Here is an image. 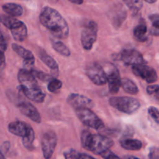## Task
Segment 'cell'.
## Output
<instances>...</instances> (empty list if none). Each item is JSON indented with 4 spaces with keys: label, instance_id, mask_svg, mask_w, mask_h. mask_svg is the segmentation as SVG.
Returning <instances> with one entry per match:
<instances>
[{
    "label": "cell",
    "instance_id": "1",
    "mask_svg": "<svg viewBox=\"0 0 159 159\" xmlns=\"http://www.w3.org/2000/svg\"><path fill=\"white\" fill-rule=\"evenodd\" d=\"M39 19L40 23L55 37L65 39L68 37L69 28L68 23L56 9L45 6L42 9Z\"/></svg>",
    "mask_w": 159,
    "mask_h": 159
},
{
    "label": "cell",
    "instance_id": "2",
    "mask_svg": "<svg viewBox=\"0 0 159 159\" xmlns=\"http://www.w3.org/2000/svg\"><path fill=\"white\" fill-rule=\"evenodd\" d=\"M18 80L25 96L33 102L41 103L45 99V93L39 87L37 78L31 71L20 69L18 73Z\"/></svg>",
    "mask_w": 159,
    "mask_h": 159
},
{
    "label": "cell",
    "instance_id": "3",
    "mask_svg": "<svg viewBox=\"0 0 159 159\" xmlns=\"http://www.w3.org/2000/svg\"><path fill=\"white\" fill-rule=\"evenodd\" d=\"M81 142L84 148L99 155L107 150H110L114 144L113 140L108 137L101 134H93L89 130L82 131Z\"/></svg>",
    "mask_w": 159,
    "mask_h": 159
},
{
    "label": "cell",
    "instance_id": "4",
    "mask_svg": "<svg viewBox=\"0 0 159 159\" xmlns=\"http://www.w3.org/2000/svg\"><path fill=\"white\" fill-rule=\"evenodd\" d=\"M110 105L119 111L127 114H132L140 108L139 101L134 98L127 97H112L110 98Z\"/></svg>",
    "mask_w": 159,
    "mask_h": 159
},
{
    "label": "cell",
    "instance_id": "5",
    "mask_svg": "<svg viewBox=\"0 0 159 159\" xmlns=\"http://www.w3.org/2000/svg\"><path fill=\"white\" fill-rule=\"evenodd\" d=\"M76 116L85 126L96 130H101L104 127L102 120L99 119L89 108H80L75 110Z\"/></svg>",
    "mask_w": 159,
    "mask_h": 159
},
{
    "label": "cell",
    "instance_id": "6",
    "mask_svg": "<svg viewBox=\"0 0 159 159\" xmlns=\"http://www.w3.org/2000/svg\"><path fill=\"white\" fill-rule=\"evenodd\" d=\"M98 26L94 21H89L85 25L82 31L81 41L85 50H91L97 39Z\"/></svg>",
    "mask_w": 159,
    "mask_h": 159
},
{
    "label": "cell",
    "instance_id": "7",
    "mask_svg": "<svg viewBox=\"0 0 159 159\" xmlns=\"http://www.w3.org/2000/svg\"><path fill=\"white\" fill-rule=\"evenodd\" d=\"M104 70L107 74L109 90L112 94H116L119 92L122 82L119 70L113 65H107Z\"/></svg>",
    "mask_w": 159,
    "mask_h": 159
},
{
    "label": "cell",
    "instance_id": "8",
    "mask_svg": "<svg viewBox=\"0 0 159 159\" xmlns=\"http://www.w3.org/2000/svg\"><path fill=\"white\" fill-rule=\"evenodd\" d=\"M57 135L52 130H48L43 134L41 140V148L45 159H51L57 146Z\"/></svg>",
    "mask_w": 159,
    "mask_h": 159
},
{
    "label": "cell",
    "instance_id": "9",
    "mask_svg": "<svg viewBox=\"0 0 159 159\" xmlns=\"http://www.w3.org/2000/svg\"><path fill=\"white\" fill-rule=\"evenodd\" d=\"M86 75L97 85H102L107 82V77L104 68L97 63H92L86 68Z\"/></svg>",
    "mask_w": 159,
    "mask_h": 159
},
{
    "label": "cell",
    "instance_id": "10",
    "mask_svg": "<svg viewBox=\"0 0 159 159\" xmlns=\"http://www.w3.org/2000/svg\"><path fill=\"white\" fill-rule=\"evenodd\" d=\"M132 71L135 75L145 80L148 83H154L158 79L156 71L145 64L134 65L132 66Z\"/></svg>",
    "mask_w": 159,
    "mask_h": 159
},
{
    "label": "cell",
    "instance_id": "11",
    "mask_svg": "<svg viewBox=\"0 0 159 159\" xmlns=\"http://www.w3.org/2000/svg\"><path fill=\"white\" fill-rule=\"evenodd\" d=\"M121 59L127 65H138L146 64L142 54L134 49H125L121 53Z\"/></svg>",
    "mask_w": 159,
    "mask_h": 159
},
{
    "label": "cell",
    "instance_id": "12",
    "mask_svg": "<svg viewBox=\"0 0 159 159\" xmlns=\"http://www.w3.org/2000/svg\"><path fill=\"white\" fill-rule=\"evenodd\" d=\"M67 102L75 110L80 108H92L93 107V102L89 98L80 94H71L68 97Z\"/></svg>",
    "mask_w": 159,
    "mask_h": 159
},
{
    "label": "cell",
    "instance_id": "13",
    "mask_svg": "<svg viewBox=\"0 0 159 159\" xmlns=\"http://www.w3.org/2000/svg\"><path fill=\"white\" fill-rule=\"evenodd\" d=\"M18 108L23 115H25L26 117L30 119L34 122L37 123V124H40L41 122V117H40L38 110L36 109V107L34 105L30 104V102H20L18 105Z\"/></svg>",
    "mask_w": 159,
    "mask_h": 159
},
{
    "label": "cell",
    "instance_id": "14",
    "mask_svg": "<svg viewBox=\"0 0 159 159\" xmlns=\"http://www.w3.org/2000/svg\"><path fill=\"white\" fill-rule=\"evenodd\" d=\"M30 125L25 124L22 121H15L12 122L8 126V130L11 134L19 137H24L26 134Z\"/></svg>",
    "mask_w": 159,
    "mask_h": 159
},
{
    "label": "cell",
    "instance_id": "15",
    "mask_svg": "<svg viewBox=\"0 0 159 159\" xmlns=\"http://www.w3.org/2000/svg\"><path fill=\"white\" fill-rule=\"evenodd\" d=\"M12 37L16 41H23L27 36V28L24 23L20 21L15 27L10 30Z\"/></svg>",
    "mask_w": 159,
    "mask_h": 159
},
{
    "label": "cell",
    "instance_id": "16",
    "mask_svg": "<svg viewBox=\"0 0 159 159\" xmlns=\"http://www.w3.org/2000/svg\"><path fill=\"white\" fill-rule=\"evenodd\" d=\"M2 9L7 15L13 17H18L23 15V9L20 5L16 3H6L2 6Z\"/></svg>",
    "mask_w": 159,
    "mask_h": 159
},
{
    "label": "cell",
    "instance_id": "17",
    "mask_svg": "<svg viewBox=\"0 0 159 159\" xmlns=\"http://www.w3.org/2000/svg\"><path fill=\"white\" fill-rule=\"evenodd\" d=\"M120 145L123 148L130 151H138L142 148V142L139 140L126 138L121 140Z\"/></svg>",
    "mask_w": 159,
    "mask_h": 159
},
{
    "label": "cell",
    "instance_id": "18",
    "mask_svg": "<svg viewBox=\"0 0 159 159\" xmlns=\"http://www.w3.org/2000/svg\"><path fill=\"white\" fill-rule=\"evenodd\" d=\"M134 36L137 40L144 42L148 40V27L145 23H140L134 30Z\"/></svg>",
    "mask_w": 159,
    "mask_h": 159
},
{
    "label": "cell",
    "instance_id": "19",
    "mask_svg": "<svg viewBox=\"0 0 159 159\" xmlns=\"http://www.w3.org/2000/svg\"><path fill=\"white\" fill-rule=\"evenodd\" d=\"M121 87L124 89V90L126 93H129L130 95H137L138 92H139L138 85L133 81L129 79H127V78L122 79Z\"/></svg>",
    "mask_w": 159,
    "mask_h": 159
},
{
    "label": "cell",
    "instance_id": "20",
    "mask_svg": "<svg viewBox=\"0 0 159 159\" xmlns=\"http://www.w3.org/2000/svg\"><path fill=\"white\" fill-rule=\"evenodd\" d=\"M22 138H23V146L30 151L34 150V138H35V135H34V130H33V128L30 126L29 127V129H28V131L26 133V134Z\"/></svg>",
    "mask_w": 159,
    "mask_h": 159
},
{
    "label": "cell",
    "instance_id": "21",
    "mask_svg": "<svg viewBox=\"0 0 159 159\" xmlns=\"http://www.w3.org/2000/svg\"><path fill=\"white\" fill-rule=\"evenodd\" d=\"M12 50H13L18 55H20L21 57H23V60L34 58V54H32V52H30V51H28V50L25 49L23 47L20 46V45L17 44V43H12Z\"/></svg>",
    "mask_w": 159,
    "mask_h": 159
},
{
    "label": "cell",
    "instance_id": "22",
    "mask_svg": "<svg viewBox=\"0 0 159 159\" xmlns=\"http://www.w3.org/2000/svg\"><path fill=\"white\" fill-rule=\"evenodd\" d=\"M39 57L40 58V60L47 65V66L49 67L51 70H57L58 68V65H57V63L55 61L53 57H51V56L48 55L46 53L43 51H42L41 52L39 53Z\"/></svg>",
    "mask_w": 159,
    "mask_h": 159
},
{
    "label": "cell",
    "instance_id": "23",
    "mask_svg": "<svg viewBox=\"0 0 159 159\" xmlns=\"http://www.w3.org/2000/svg\"><path fill=\"white\" fill-rule=\"evenodd\" d=\"M65 159H96L86 154L80 153L74 149H70L64 153Z\"/></svg>",
    "mask_w": 159,
    "mask_h": 159
},
{
    "label": "cell",
    "instance_id": "24",
    "mask_svg": "<svg viewBox=\"0 0 159 159\" xmlns=\"http://www.w3.org/2000/svg\"><path fill=\"white\" fill-rule=\"evenodd\" d=\"M0 21L6 27L9 28V30L15 27L17 24L20 22L18 19L9 15H1L0 16Z\"/></svg>",
    "mask_w": 159,
    "mask_h": 159
},
{
    "label": "cell",
    "instance_id": "25",
    "mask_svg": "<svg viewBox=\"0 0 159 159\" xmlns=\"http://www.w3.org/2000/svg\"><path fill=\"white\" fill-rule=\"evenodd\" d=\"M53 48L57 51V53H59L61 55L65 56V57H68L71 54L69 49L66 47V45L64 43H62L61 41H54L52 43Z\"/></svg>",
    "mask_w": 159,
    "mask_h": 159
},
{
    "label": "cell",
    "instance_id": "26",
    "mask_svg": "<svg viewBox=\"0 0 159 159\" xmlns=\"http://www.w3.org/2000/svg\"><path fill=\"white\" fill-rule=\"evenodd\" d=\"M127 7L133 12H137L142 8V0H123Z\"/></svg>",
    "mask_w": 159,
    "mask_h": 159
},
{
    "label": "cell",
    "instance_id": "27",
    "mask_svg": "<svg viewBox=\"0 0 159 159\" xmlns=\"http://www.w3.org/2000/svg\"><path fill=\"white\" fill-rule=\"evenodd\" d=\"M150 20L152 21L151 34L154 36H159V15L150 16Z\"/></svg>",
    "mask_w": 159,
    "mask_h": 159
},
{
    "label": "cell",
    "instance_id": "28",
    "mask_svg": "<svg viewBox=\"0 0 159 159\" xmlns=\"http://www.w3.org/2000/svg\"><path fill=\"white\" fill-rule=\"evenodd\" d=\"M62 87V82L57 79H52L49 81L48 85V91L51 93H56L59 91Z\"/></svg>",
    "mask_w": 159,
    "mask_h": 159
},
{
    "label": "cell",
    "instance_id": "29",
    "mask_svg": "<svg viewBox=\"0 0 159 159\" xmlns=\"http://www.w3.org/2000/svg\"><path fill=\"white\" fill-rule=\"evenodd\" d=\"M148 112L151 117L155 121V123L159 124V110L158 109L154 107H151L148 110Z\"/></svg>",
    "mask_w": 159,
    "mask_h": 159
},
{
    "label": "cell",
    "instance_id": "30",
    "mask_svg": "<svg viewBox=\"0 0 159 159\" xmlns=\"http://www.w3.org/2000/svg\"><path fill=\"white\" fill-rule=\"evenodd\" d=\"M147 92L148 94L152 95L159 99V85H149L147 88Z\"/></svg>",
    "mask_w": 159,
    "mask_h": 159
},
{
    "label": "cell",
    "instance_id": "31",
    "mask_svg": "<svg viewBox=\"0 0 159 159\" xmlns=\"http://www.w3.org/2000/svg\"><path fill=\"white\" fill-rule=\"evenodd\" d=\"M33 73H34V75H35L36 78H37V79H40V80H43V81H50L51 80V77H50V75H48L45 74V73L43 72H40V71H34V69L32 70Z\"/></svg>",
    "mask_w": 159,
    "mask_h": 159
},
{
    "label": "cell",
    "instance_id": "32",
    "mask_svg": "<svg viewBox=\"0 0 159 159\" xmlns=\"http://www.w3.org/2000/svg\"><path fill=\"white\" fill-rule=\"evenodd\" d=\"M149 159H159V148L152 147L150 148L148 154Z\"/></svg>",
    "mask_w": 159,
    "mask_h": 159
},
{
    "label": "cell",
    "instance_id": "33",
    "mask_svg": "<svg viewBox=\"0 0 159 159\" xmlns=\"http://www.w3.org/2000/svg\"><path fill=\"white\" fill-rule=\"evenodd\" d=\"M5 66H6V57H5L3 51L0 49V77L2 76V74L4 71Z\"/></svg>",
    "mask_w": 159,
    "mask_h": 159
},
{
    "label": "cell",
    "instance_id": "34",
    "mask_svg": "<svg viewBox=\"0 0 159 159\" xmlns=\"http://www.w3.org/2000/svg\"><path fill=\"white\" fill-rule=\"evenodd\" d=\"M101 156H102L104 159H121L117 155H115L114 153H113V152L110 150H107V152H103V153L101 155Z\"/></svg>",
    "mask_w": 159,
    "mask_h": 159
},
{
    "label": "cell",
    "instance_id": "35",
    "mask_svg": "<svg viewBox=\"0 0 159 159\" xmlns=\"http://www.w3.org/2000/svg\"><path fill=\"white\" fill-rule=\"evenodd\" d=\"M7 48V43H6V40H5L4 37H3L2 33L0 30V49L2 50L3 51H6Z\"/></svg>",
    "mask_w": 159,
    "mask_h": 159
},
{
    "label": "cell",
    "instance_id": "36",
    "mask_svg": "<svg viewBox=\"0 0 159 159\" xmlns=\"http://www.w3.org/2000/svg\"><path fill=\"white\" fill-rule=\"evenodd\" d=\"M68 1L77 5H81L82 4V2H83V0H68Z\"/></svg>",
    "mask_w": 159,
    "mask_h": 159
},
{
    "label": "cell",
    "instance_id": "37",
    "mask_svg": "<svg viewBox=\"0 0 159 159\" xmlns=\"http://www.w3.org/2000/svg\"><path fill=\"white\" fill-rule=\"evenodd\" d=\"M121 159H139L134 156H132V155H124Z\"/></svg>",
    "mask_w": 159,
    "mask_h": 159
},
{
    "label": "cell",
    "instance_id": "38",
    "mask_svg": "<svg viewBox=\"0 0 159 159\" xmlns=\"http://www.w3.org/2000/svg\"><path fill=\"white\" fill-rule=\"evenodd\" d=\"M0 159H6L5 158L4 155H3V153L2 152V151H0Z\"/></svg>",
    "mask_w": 159,
    "mask_h": 159
},
{
    "label": "cell",
    "instance_id": "39",
    "mask_svg": "<svg viewBox=\"0 0 159 159\" xmlns=\"http://www.w3.org/2000/svg\"><path fill=\"white\" fill-rule=\"evenodd\" d=\"M144 1L147 2H148V3H154V2H155L157 0H144Z\"/></svg>",
    "mask_w": 159,
    "mask_h": 159
},
{
    "label": "cell",
    "instance_id": "40",
    "mask_svg": "<svg viewBox=\"0 0 159 159\" xmlns=\"http://www.w3.org/2000/svg\"><path fill=\"white\" fill-rule=\"evenodd\" d=\"M25 1H28V0H25Z\"/></svg>",
    "mask_w": 159,
    "mask_h": 159
}]
</instances>
